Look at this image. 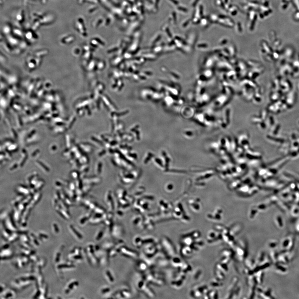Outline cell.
I'll list each match as a JSON object with an SVG mask.
<instances>
[{
    "label": "cell",
    "instance_id": "obj_1",
    "mask_svg": "<svg viewBox=\"0 0 299 299\" xmlns=\"http://www.w3.org/2000/svg\"><path fill=\"white\" fill-rule=\"evenodd\" d=\"M71 229H72V230L73 231H74V234H75L76 235H77L78 238H82V235H81V234H79V233L77 232V231H76V230L74 228V227H73L72 226H71Z\"/></svg>",
    "mask_w": 299,
    "mask_h": 299
},
{
    "label": "cell",
    "instance_id": "obj_2",
    "mask_svg": "<svg viewBox=\"0 0 299 299\" xmlns=\"http://www.w3.org/2000/svg\"><path fill=\"white\" fill-rule=\"evenodd\" d=\"M54 227H55V231L57 232H58V231H59V230H58V227H57V225H56V224H54Z\"/></svg>",
    "mask_w": 299,
    "mask_h": 299
},
{
    "label": "cell",
    "instance_id": "obj_3",
    "mask_svg": "<svg viewBox=\"0 0 299 299\" xmlns=\"http://www.w3.org/2000/svg\"><path fill=\"white\" fill-rule=\"evenodd\" d=\"M41 235H43V237H44V238H48V236H47V235H44V234H43H43H41Z\"/></svg>",
    "mask_w": 299,
    "mask_h": 299
}]
</instances>
